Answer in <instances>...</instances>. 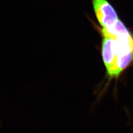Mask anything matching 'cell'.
Instances as JSON below:
<instances>
[{
  "label": "cell",
  "instance_id": "6da1fadb",
  "mask_svg": "<svg viewBox=\"0 0 133 133\" xmlns=\"http://www.w3.org/2000/svg\"><path fill=\"white\" fill-rule=\"evenodd\" d=\"M102 55L109 80L118 78L133 61V35L119 19L102 30Z\"/></svg>",
  "mask_w": 133,
  "mask_h": 133
},
{
  "label": "cell",
  "instance_id": "7a4b0ae2",
  "mask_svg": "<svg viewBox=\"0 0 133 133\" xmlns=\"http://www.w3.org/2000/svg\"><path fill=\"white\" fill-rule=\"evenodd\" d=\"M96 18L103 28L112 26L119 18L108 0H91Z\"/></svg>",
  "mask_w": 133,
  "mask_h": 133
},
{
  "label": "cell",
  "instance_id": "3957f363",
  "mask_svg": "<svg viewBox=\"0 0 133 133\" xmlns=\"http://www.w3.org/2000/svg\"><path fill=\"white\" fill-rule=\"evenodd\" d=\"M0 125H1V124H0Z\"/></svg>",
  "mask_w": 133,
  "mask_h": 133
}]
</instances>
